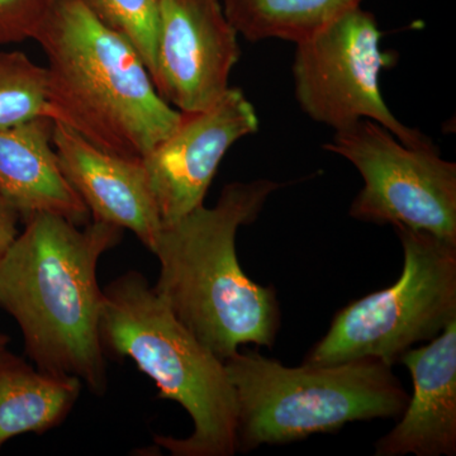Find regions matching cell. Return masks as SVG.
<instances>
[{
	"label": "cell",
	"instance_id": "obj_1",
	"mask_svg": "<svg viewBox=\"0 0 456 456\" xmlns=\"http://www.w3.org/2000/svg\"><path fill=\"white\" fill-rule=\"evenodd\" d=\"M0 254V307L17 321L26 354L47 373L74 375L89 391H107L102 346V255L121 242L122 228L83 226L55 213H36Z\"/></svg>",
	"mask_w": 456,
	"mask_h": 456
},
{
	"label": "cell",
	"instance_id": "obj_2",
	"mask_svg": "<svg viewBox=\"0 0 456 456\" xmlns=\"http://www.w3.org/2000/svg\"><path fill=\"white\" fill-rule=\"evenodd\" d=\"M279 187L269 179L227 184L212 208L202 204L164 224L151 251L160 261L156 294L224 362L242 345L270 347L277 338V293L245 274L237 259L236 235L259 217Z\"/></svg>",
	"mask_w": 456,
	"mask_h": 456
},
{
	"label": "cell",
	"instance_id": "obj_3",
	"mask_svg": "<svg viewBox=\"0 0 456 456\" xmlns=\"http://www.w3.org/2000/svg\"><path fill=\"white\" fill-rule=\"evenodd\" d=\"M35 41L49 61L56 121L93 145L141 160L178 127L183 113L159 95L136 50L82 0H55Z\"/></svg>",
	"mask_w": 456,
	"mask_h": 456
},
{
	"label": "cell",
	"instance_id": "obj_4",
	"mask_svg": "<svg viewBox=\"0 0 456 456\" xmlns=\"http://www.w3.org/2000/svg\"><path fill=\"white\" fill-rule=\"evenodd\" d=\"M99 330L104 353L134 360L159 397L176 402L193 419L187 439L156 436L158 445L175 456L236 454V395L224 360L179 322L141 273L131 270L107 285Z\"/></svg>",
	"mask_w": 456,
	"mask_h": 456
},
{
	"label": "cell",
	"instance_id": "obj_5",
	"mask_svg": "<svg viewBox=\"0 0 456 456\" xmlns=\"http://www.w3.org/2000/svg\"><path fill=\"white\" fill-rule=\"evenodd\" d=\"M237 403V452L281 445L345 425L395 419L410 395L379 359L284 367L255 351L224 360Z\"/></svg>",
	"mask_w": 456,
	"mask_h": 456
},
{
	"label": "cell",
	"instance_id": "obj_6",
	"mask_svg": "<svg viewBox=\"0 0 456 456\" xmlns=\"http://www.w3.org/2000/svg\"><path fill=\"white\" fill-rule=\"evenodd\" d=\"M395 228L404 253L401 277L338 311L303 364L374 358L393 365L456 320V245L424 231Z\"/></svg>",
	"mask_w": 456,
	"mask_h": 456
},
{
	"label": "cell",
	"instance_id": "obj_7",
	"mask_svg": "<svg viewBox=\"0 0 456 456\" xmlns=\"http://www.w3.org/2000/svg\"><path fill=\"white\" fill-rule=\"evenodd\" d=\"M383 32L370 12H345L310 37L297 42L294 90L303 112L335 131L370 119L410 147L434 146L422 132L395 118L380 90V74L397 62L382 49Z\"/></svg>",
	"mask_w": 456,
	"mask_h": 456
},
{
	"label": "cell",
	"instance_id": "obj_8",
	"mask_svg": "<svg viewBox=\"0 0 456 456\" xmlns=\"http://www.w3.org/2000/svg\"><path fill=\"white\" fill-rule=\"evenodd\" d=\"M335 132L325 149L349 160L364 179L351 217L424 231L456 245V165L436 146L404 145L370 119Z\"/></svg>",
	"mask_w": 456,
	"mask_h": 456
},
{
	"label": "cell",
	"instance_id": "obj_9",
	"mask_svg": "<svg viewBox=\"0 0 456 456\" xmlns=\"http://www.w3.org/2000/svg\"><path fill=\"white\" fill-rule=\"evenodd\" d=\"M221 0H161L152 82L182 113L200 112L230 89L241 55Z\"/></svg>",
	"mask_w": 456,
	"mask_h": 456
},
{
	"label": "cell",
	"instance_id": "obj_10",
	"mask_svg": "<svg viewBox=\"0 0 456 456\" xmlns=\"http://www.w3.org/2000/svg\"><path fill=\"white\" fill-rule=\"evenodd\" d=\"M259 117L239 88L212 107L183 113L178 127L141 159L164 224L202 206L222 159L259 130Z\"/></svg>",
	"mask_w": 456,
	"mask_h": 456
},
{
	"label": "cell",
	"instance_id": "obj_11",
	"mask_svg": "<svg viewBox=\"0 0 456 456\" xmlns=\"http://www.w3.org/2000/svg\"><path fill=\"white\" fill-rule=\"evenodd\" d=\"M53 143L60 169L93 220L130 230L154 250L163 221L141 160L103 151L62 122L55 121Z\"/></svg>",
	"mask_w": 456,
	"mask_h": 456
},
{
	"label": "cell",
	"instance_id": "obj_12",
	"mask_svg": "<svg viewBox=\"0 0 456 456\" xmlns=\"http://www.w3.org/2000/svg\"><path fill=\"white\" fill-rule=\"evenodd\" d=\"M413 379L402 419L375 444L377 456L456 454V320L430 344L399 358Z\"/></svg>",
	"mask_w": 456,
	"mask_h": 456
},
{
	"label": "cell",
	"instance_id": "obj_13",
	"mask_svg": "<svg viewBox=\"0 0 456 456\" xmlns=\"http://www.w3.org/2000/svg\"><path fill=\"white\" fill-rule=\"evenodd\" d=\"M46 117L0 130V193L27 220L36 213H55L86 226L90 212L60 169Z\"/></svg>",
	"mask_w": 456,
	"mask_h": 456
},
{
	"label": "cell",
	"instance_id": "obj_14",
	"mask_svg": "<svg viewBox=\"0 0 456 456\" xmlns=\"http://www.w3.org/2000/svg\"><path fill=\"white\" fill-rule=\"evenodd\" d=\"M83 382L74 375L47 373L0 349V449L18 435L44 434L73 410Z\"/></svg>",
	"mask_w": 456,
	"mask_h": 456
},
{
	"label": "cell",
	"instance_id": "obj_15",
	"mask_svg": "<svg viewBox=\"0 0 456 456\" xmlns=\"http://www.w3.org/2000/svg\"><path fill=\"white\" fill-rule=\"evenodd\" d=\"M239 35L251 42L310 37L362 0H221Z\"/></svg>",
	"mask_w": 456,
	"mask_h": 456
},
{
	"label": "cell",
	"instance_id": "obj_16",
	"mask_svg": "<svg viewBox=\"0 0 456 456\" xmlns=\"http://www.w3.org/2000/svg\"><path fill=\"white\" fill-rule=\"evenodd\" d=\"M41 117L57 119L47 69L22 51L0 53V130Z\"/></svg>",
	"mask_w": 456,
	"mask_h": 456
},
{
	"label": "cell",
	"instance_id": "obj_17",
	"mask_svg": "<svg viewBox=\"0 0 456 456\" xmlns=\"http://www.w3.org/2000/svg\"><path fill=\"white\" fill-rule=\"evenodd\" d=\"M161 0H82L98 20L130 42L147 70L154 69Z\"/></svg>",
	"mask_w": 456,
	"mask_h": 456
},
{
	"label": "cell",
	"instance_id": "obj_18",
	"mask_svg": "<svg viewBox=\"0 0 456 456\" xmlns=\"http://www.w3.org/2000/svg\"><path fill=\"white\" fill-rule=\"evenodd\" d=\"M55 0H0V45L35 40Z\"/></svg>",
	"mask_w": 456,
	"mask_h": 456
},
{
	"label": "cell",
	"instance_id": "obj_19",
	"mask_svg": "<svg viewBox=\"0 0 456 456\" xmlns=\"http://www.w3.org/2000/svg\"><path fill=\"white\" fill-rule=\"evenodd\" d=\"M20 216L13 204L0 193V254L12 244L18 235V221Z\"/></svg>",
	"mask_w": 456,
	"mask_h": 456
},
{
	"label": "cell",
	"instance_id": "obj_20",
	"mask_svg": "<svg viewBox=\"0 0 456 456\" xmlns=\"http://www.w3.org/2000/svg\"><path fill=\"white\" fill-rule=\"evenodd\" d=\"M9 344V338L7 335L0 334V349H5Z\"/></svg>",
	"mask_w": 456,
	"mask_h": 456
}]
</instances>
